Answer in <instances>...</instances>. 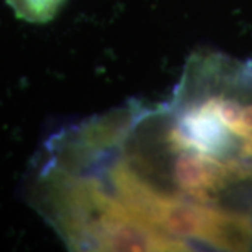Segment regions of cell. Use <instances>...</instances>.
<instances>
[{
    "label": "cell",
    "mask_w": 252,
    "mask_h": 252,
    "mask_svg": "<svg viewBox=\"0 0 252 252\" xmlns=\"http://www.w3.org/2000/svg\"><path fill=\"white\" fill-rule=\"evenodd\" d=\"M16 17L34 24L52 21L61 11L66 0H6Z\"/></svg>",
    "instance_id": "obj_2"
},
{
    "label": "cell",
    "mask_w": 252,
    "mask_h": 252,
    "mask_svg": "<svg viewBox=\"0 0 252 252\" xmlns=\"http://www.w3.org/2000/svg\"><path fill=\"white\" fill-rule=\"evenodd\" d=\"M205 244L221 251H248L252 247V217L243 212L213 207Z\"/></svg>",
    "instance_id": "obj_1"
}]
</instances>
